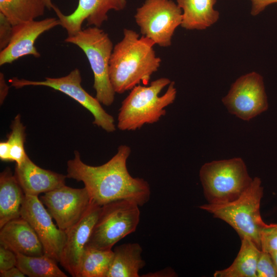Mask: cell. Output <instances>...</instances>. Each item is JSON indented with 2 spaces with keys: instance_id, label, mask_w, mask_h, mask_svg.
I'll return each mask as SVG.
<instances>
[{
  "instance_id": "4dcf8cb0",
  "label": "cell",
  "mask_w": 277,
  "mask_h": 277,
  "mask_svg": "<svg viewBox=\"0 0 277 277\" xmlns=\"http://www.w3.org/2000/svg\"><path fill=\"white\" fill-rule=\"evenodd\" d=\"M0 159L3 161H11L10 147L7 141L0 143Z\"/></svg>"
},
{
  "instance_id": "603a6c76",
  "label": "cell",
  "mask_w": 277,
  "mask_h": 277,
  "mask_svg": "<svg viewBox=\"0 0 277 277\" xmlns=\"http://www.w3.org/2000/svg\"><path fill=\"white\" fill-rule=\"evenodd\" d=\"M16 266L30 277H67L57 265V261L44 254L27 256L17 254Z\"/></svg>"
},
{
  "instance_id": "2e32d148",
  "label": "cell",
  "mask_w": 277,
  "mask_h": 277,
  "mask_svg": "<svg viewBox=\"0 0 277 277\" xmlns=\"http://www.w3.org/2000/svg\"><path fill=\"white\" fill-rule=\"evenodd\" d=\"M0 230V245L16 254L40 256L45 254L43 245L35 231L20 216L6 223Z\"/></svg>"
},
{
  "instance_id": "4fadbf2b",
  "label": "cell",
  "mask_w": 277,
  "mask_h": 277,
  "mask_svg": "<svg viewBox=\"0 0 277 277\" xmlns=\"http://www.w3.org/2000/svg\"><path fill=\"white\" fill-rule=\"evenodd\" d=\"M101 206L92 203L81 219L66 233L60 263L73 277H77L82 257Z\"/></svg>"
},
{
  "instance_id": "e0dca14e",
  "label": "cell",
  "mask_w": 277,
  "mask_h": 277,
  "mask_svg": "<svg viewBox=\"0 0 277 277\" xmlns=\"http://www.w3.org/2000/svg\"><path fill=\"white\" fill-rule=\"evenodd\" d=\"M26 195L38 196L65 185L66 175L46 170L35 164L27 155L16 165L15 174Z\"/></svg>"
},
{
  "instance_id": "8992f818",
  "label": "cell",
  "mask_w": 277,
  "mask_h": 277,
  "mask_svg": "<svg viewBox=\"0 0 277 277\" xmlns=\"http://www.w3.org/2000/svg\"><path fill=\"white\" fill-rule=\"evenodd\" d=\"M81 48L86 54L93 73L95 97L109 106L114 101L115 92L109 76V62L113 49L108 34L99 27L92 26L82 29L65 39Z\"/></svg>"
},
{
  "instance_id": "ffe728a7",
  "label": "cell",
  "mask_w": 277,
  "mask_h": 277,
  "mask_svg": "<svg viewBox=\"0 0 277 277\" xmlns=\"http://www.w3.org/2000/svg\"><path fill=\"white\" fill-rule=\"evenodd\" d=\"M112 263L106 277H138L146 263L142 257L143 249L137 243L115 247Z\"/></svg>"
},
{
  "instance_id": "8fae6325",
  "label": "cell",
  "mask_w": 277,
  "mask_h": 277,
  "mask_svg": "<svg viewBox=\"0 0 277 277\" xmlns=\"http://www.w3.org/2000/svg\"><path fill=\"white\" fill-rule=\"evenodd\" d=\"M41 201L57 227L66 232L81 219L93 203L85 187L73 188L65 185L45 193Z\"/></svg>"
},
{
  "instance_id": "30bf717a",
  "label": "cell",
  "mask_w": 277,
  "mask_h": 277,
  "mask_svg": "<svg viewBox=\"0 0 277 277\" xmlns=\"http://www.w3.org/2000/svg\"><path fill=\"white\" fill-rule=\"evenodd\" d=\"M222 101L229 113L244 121L264 112L268 103L263 76L254 71L241 76Z\"/></svg>"
},
{
  "instance_id": "6da1fadb",
  "label": "cell",
  "mask_w": 277,
  "mask_h": 277,
  "mask_svg": "<svg viewBox=\"0 0 277 277\" xmlns=\"http://www.w3.org/2000/svg\"><path fill=\"white\" fill-rule=\"evenodd\" d=\"M131 151L129 146L121 145L107 163L93 166L83 162L75 150L74 159L67 162V177L83 182L92 202L99 206L125 200L142 206L150 200V187L147 181L133 177L128 172L127 161Z\"/></svg>"
},
{
  "instance_id": "d6a6232c",
  "label": "cell",
  "mask_w": 277,
  "mask_h": 277,
  "mask_svg": "<svg viewBox=\"0 0 277 277\" xmlns=\"http://www.w3.org/2000/svg\"><path fill=\"white\" fill-rule=\"evenodd\" d=\"M9 90V87L7 85L4 74L0 73V101L2 104L6 97Z\"/></svg>"
},
{
  "instance_id": "ac0fdd59",
  "label": "cell",
  "mask_w": 277,
  "mask_h": 277,
  "mask_svg": "<svg viewBox=\"0 0 277 277\" xmlns=\"http://www.w3.org/2000/svg\"><path fill=\"white\" fill-rule=\"evenodd\" d=\"M25 194L11 169L0 174V228L9 221L21 216Z\"/></svg>"
},
{
  "instance_id": "7c38bea8",
  "label": "cell",
  "mask_w": 277,
  "mask_h": 277,
  "mask_svg": "<svg viewBox=\"0 0 277 277\" xmlns=\"http://www.w3.org/2000/svg\"><path fill=\"white\" fill-rule=\"evenodd\" d=\"M21 216L27 220L35 231L45 254L60 262L66 233L55 226L38 196L25 194Z\"/></svg>"
},
{
  "instance_id": "f546056e",
  "label": "cell",
  "mask_w": 277,
  "mask_h": 277,
  "mask_svg": "<svg viewBox=\"0 0 277 277\" xmlns=\"http://www.w3.org/2000/svg\"><path fill=\"white\" fill-rule=\"evenodd\" d=\"M251 3L250 14L256 16L263 12L268 6L277 4V0H249Z\"/></svg>"
},
{
  "instance_id": "7402d4cb",
  "label": "cell",
  "mask_w": 277,
  "mask_h": 277,
  "mask_svg": "<svg viewBox=\"0 0 277 277\" xmlns=\"http://www.w3.org/2000/svg\"><path fill=\"white\" fill-rule=\"evenodd\" d=\"M46 8L43 0H0V12L13 26L44 15Z\"/></svg>"
},
{
  "instance_id": "44dd1931",
  "label": "cell",
  "mask_w": 277,
  "mask_h": 277,
  "mask_svg": "<svg viewBox=\"0 0 277 277\" xmlns=\"http://www.w3.org/2000/svg\"><path fill=\"white\" fill-rule=\"evenodd\" d=\"M239 251L227 268L216 270L214 277H256V266L261 250L250 240L243 238Z\"/></svg>"
},
{
  "instance_id": "e575fe53",
  "label": "cell",
  "mask_w": 277,
  "mask_h": 277,
  "mask_svg": "<svg viewBox=\"0 0 277 277\" xmlns=\"http://www.w3.org/2000/svg\"><path fill=\"white\" fill-rule=\"evenodd\" d=\"M43 1L45 4L46 8L49 10H51L53 8L54 5L52 4L51 0H43Z\"/></svg>"
},
{
  "instance_id": "5b68a950",
  "label": "cell",
  "mask_w": 277,
  "mask_h": 277,
  "mask_svg": "<svg viewBox=\"0 0 277 277\" xmlns=\"http://www.w3.org/2000/svg\"><path fill=\"white\" fill-rule=\"evenodd\" d=\"M199 177L207 203L223 204L238 199L253 179L240 157L213 161L201 167Z\"/></svg>"
},
{
  "instance_id": "d6986e66",
  "label": "cell",
  "mask_w": 277,
  "mask_h": 277,
  "mask_svg": "<svg viewBox=\"0 0 277 277\" xmlns=\"http://www.w3.org/2000/svg\"><path fill=\"white\" fill-rule=\"evenodd\" d=\"M216 0H176L182 11L181 27L189 30H203L219 19V12L214 8Z\"/></svg>"
},
{
  "instance_id": "f1b7e54d",
  "label": "cell",
  "mask_w": 277,
  "mask_h": 277,
  "mask_svg": "<svg viewBox=\"0 0 277 277\" xmlns=\"http://www.w3.org/2000/svg\"><path fill=\"white\" fill-rule=\"evenodd\" d=\"M17 254L0 245V272L16 266Z\"/></svg>"
},
{
  "instance_id": "cb8c5ba5",
  "label": "cell",
  "mask_w": 277,
  "mask_h": 277,
  "mask_svg": "<svg viewBox=\"0 0 277 277\" xmlns=\"http://www.w3.org/2000/svg\"><path fill=\"white\" fill-rule=\"evenodd\" d=\"M113 256L112 250L86 246L77 277H106Z\"/></svg>"
},
{
  "instance_id": "5bb4252c",
  "label": "cell",
  "mask_w": 277,
  "mask_h": 277,
  "mask_svg": "<svg viewBox=\"0 0 277 277\" xmlns=\"http://www.w3.org/2000/svg\"><path fill=\"white\" fill-rule=\"evenodd\" d=\"M60 25L58 18H46L31 20L13 26V34L8 45L0 52V65L11 64L19 58L31 55L39 57L41 54L34 46L43 33Z\"/></svg>"
},
{
  "instance_id": "9a60e30c",
  "label": "cell",
  "mask_w": 277,
  "mask_h": 277,
  "mask_svg": "<svg viewBox=\"0 0 277 277\" xmlns=\"http://www.w3.org/2000/svg\"><path fill=\"white\" fill-rule=\"evenodd\" d=\"M128 1L79 0L76 9L69 15L64 14L55 5L52 9L60 22V26L66 30L68 36H72L82 29L84 21H86L87 26L101 28L108 18V12L111 10H124Z\"/></svg>"
},
{
  "instance_id": "3957f363",
  "label": "cell",
  "mask_w": 277,
  "mask_h": 277,
  "mask_svg": "<svg viewBox=\"0 0 277 277\" xmlns=\"http://www.w3.org/2000/svg\"><path fill=\"white\" fill-rule=\"evenodd\" d=\"M176 94L175 82L167 77L153 81L148 86H135L122 103L118 129L134 131L158 122L166 114L165 108L174 102Z\"/></svg>"
},
{
  "instance_id": "9c48e42d",
  "label": "cell",
  "mask_w": 277,
  "mask_h": 277,
  "mask_svg": "<svg viewBox=\"0 0 277 277\" xmlns=\"http://www.w3.org/2000/svg\"><path fill=\"white\" fill-rule=\"evenodd\" d=\"M9 82L11 86L16 89L28 86H42L61 91L89 111L94 117L93 124L108 132H112L116 130L112 116L104 109L96 97L92 96L82 87L81 72L77 68L61 77H47L44 81H34L14 77L9 80Z\"/></svg>"
},
{
  "instance_id": "4316f807",
  "label": "cell",
  "mask_w": 277,
  "mask_h": 277,
  "mask_svg": "<svg viewBox=\"0 0 277 277\" xmlns=\"http://www.w3.org/2000/svg\"><path fill=\"white\" fill-rule=\"evenodd\" d=\"M256 277H277V268L271 254L261 251L256 266Z\"/></svg>"
},
{
  "instance_id": "277c9868",
  "label": "cell",
  "mask_w": 277,
  "mask_h": 277,
  "mask_svg": "<svg viewBox=\"0 0 277 277\" xmlns=\"http://www.w3.org/2000/svg\"><path fill=\"white\" fill-rule=\"evenodd\" d=\"M263 190L261 179L254 177L248 189L235 200L223 204L207 203L199 207L227 223L241 239H249L261 250V233L267 225L260 212Z\"/></svg>"
},
{
  "instance_id": "83f0119b",
  "label": "cell",
  "mask_w": 277,
  "mask_h": 277,
  "mask_svg": "<svg viewBox=\"0 0 277 277\" xmlns=\"http://www.w3.org/2000/svg\"><path fill=\"white\" fill-rule=\"evenodd\" d=\"M13 26L2 13L0 12V49H5L9 44L13 34Z\"/></svg>"
},
{
  "instance_id": "7a4b0ae2",
  "label": "cell",
  "mask_w": 277,
  "mask_h": 277,
  "mask_svg": "<svg viewBox=\"0 0 277 277\" xmlns=\"http://www.w3.org/2000/svg\"><path fill=\"white\" fill-rule=\"evenodd\" d=\"M154 42L135 31L124 29L123 37L113 47L109 62V76L115 93L131 90L141 82L147 85L156 72L161 59L153 49Z\"/></svg>"
},
{
  "instance_id": "484cf974",
  "label": "cell",
  "mask_w": 277,
  "mask_h": 277,
  "mask_svg": "<svg viewBox=\"0 0 277 277\" xmlns=\"http://www.w3.org/2000/svg\"><path fill=\"white\" fill-rule=\"evenodd\" d=\"M261 249L268 253L277 251V223L267 224L262 229Z\"/></svg>"
},
{
  "instance_id": "d4e9b609",
  "label": "cell",
  "mask_w": 277,
  "mask_h": 277,
  "mask_svg": "<svg viewBox=\"0 0 277 277\" xmlns=\"http://www.w3.org/2000/svg\"><path fill=\"white\" fill-rule=\"evenodd\" d=\"M11 128L7 141L10 147L11 161H15L16 165H19L27 156L24 149L25 127L21 122L19 114L15 117Z\"/></svg>"
},
{
  "instance_id": "d590c367",
  "label": "cell",
  "mask_w": 277,
  "mask_h": 277,
  "mask_svg": "<svg viewBox=\"0 0 277 277\" xmlns=\"http://www.w3.org/2000/svg\"><path fill=\"white\" fill-rule=\"evenodd\" d=\"M269 253L271 254L272 258V259L274 262V264L276 266V267L277 268V251L272 252Z\"/></svg>"
},
{
  "instance_id": "1f68e13d",
  "label": "cell",
  "mask_w": 277,
  "mask_h": 277,
  "mask_svg": "<svg viewBox=\"0 0 277 277\" xmlns=\"http://www.w3.org/2000/svg\"><path fill=\"white\" fill-rule=\"evenodd\" d=\"M1 277H24L25 275L17 267L14 266L7 270L0 272Z\"/></svg>"
},
{
  "instance_id": "836d02e7",
  "label": "cell",
  "mask_w": 277,
  "mask_h": 277,
  "mask_svg": "<svg viewBox=\"0 0 277 277\" xmlns=\"http://www.w3.org/2000/svg\"><path fill=\"white\" fill-rule=\"evenodd\" d=\"M143 276H175L176 274L171 268H166L155 273H149Z\"/></svg>"
},
{
  "instance_id": "ba28073f",
  "label": "cell",
  "mask_w": 277,
  "mask_h": 277,
  "mask_svg": "<svg viewBox=\"0 0 277 277\" xmlns=\"http://www.w3.org/2000/svg\"><path fill=\"white\" fill-rule=\"evenodd\" d=\"M134 19L143 36L155 45L168 47L176 29L181 26L182 11L172 0H145L136 9Z\"/></svg>"
},
{
  "instance_id": "52a82bcc",
  "label": "cell",
  "mask_w": 277,
  "mask_h": 277,
  "mask_svg": "<svg viewBox=\"0 0 277 277\" xmlns=\"http://www.w3.org/2000/svg\"><path fill=\"white\" fill-rule=\"evenodd\" d=\"M140 218L139 206L132 201L121 200L103 205L87 246L112 250L117 242L135 231Z\"/></svg>"
}]
</instances>
